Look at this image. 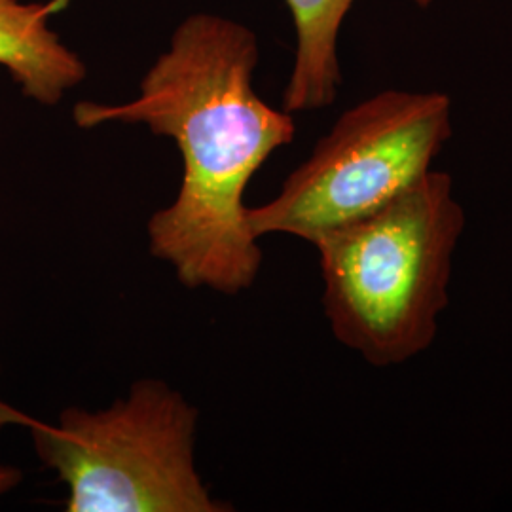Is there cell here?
Masks as SVG:
<instances>
[{"mask_svg": "<svg viewBox=\"0 0 512 512\" xmlns=\"http://www.w3.org/2000/svg\"><path fill=\"white\" fill-rule=\"evenodd\" d=\"M198 410L164 380H137L101 410L27 416L38 459L65 484L69 512H224L196 467Z\"/></svg>", "mask_w": 512, "mask_h": 512, "instance_id": "3957f363", "label": "cell"}, {"mask_svg": "<svg viewBox=\"0 0 512 512\" xmlns=\"http://www.w3.org/2000/svg\"><path fill=\"white\" fill-rule=\"evenodd\" d=\"M258 40L245 25L194 14L120 105L80 101L78 128L141 124L175 141L183 156L177 198L148 220L150 253L192 289L239 294L262 264L245 188L277 148L293 143V114L258 97Z\"/></svg>", "mask_w": 512, "mask_h": 512, "instance_id": "6da1fadb", "label": "cell"}, {"mask_svg": "<svg viewBox=\"0 0 512 512\" xmlns=\"http://www.w3.org/2000/svg\"><path fill=\"white\" fill-rule=\"evenodd\" d=\"M0 372H2V363H0ZM25 418H27V414H23V412H19L18 408L0 401V431L10 427V425H21L23 427ZM21 482H23V473L19 471L18 467L0 465V497L14 492Z\"/></svg>", "mask_w": 512, "mask_h": 512, "instance_id": "52a82bcc", "label": "cell"}, {"mask_svg": "<svg viewBox=\"0 0 512 512\" xmlns=\"http://www.w3.org/2000/svg\"><path fill=\"white\" fill-rule=\"evenodd\" d=\"M412 2H416L418 6H421V8H427V6H429L433 0H412Z\"/></svg>", "mask_w": 512, "mask_h": 512, "instance_id": "ba28073f", "label": "cell"}, {"mask_svg": "<svg viewBox=\"0 0 512 512\" xmlns=\"http://www.w3.org/2000/svg\"><path fill=\"white\" fill-rule=\"evenodd\" d=\"M50 14L44 4L0 0V67L25 97L46 107L57 105L88 76L82 57L50 29Z\"/></svg>", "mask_w": 512, "mask_h": 512, "instance_id": "5b68a950", "label": "cell"}, {"mask_svg": "<svg viewBox=\"0 0 512 512\" xmlns=\"http://www.w3.org/2000/svg\"><path fill=\"white\" fill-rule=\"evenodd\" d=\"M294 21L293 73L283 109L308 112L330 107L342 84L338 35L355 0H285Z\"/></svg>", "mask_w": 512, "mask_h": 512, "instance_id": "8992f818", "label": "cell"}, {"mask_svg": "<svg viewBox=\"0 0 512 512\" xmlns=\"http://www.w3.org/2000/svg\"><path fill=\"white\" fill-rule=\"evenodd\" d=\"M465 224L452 177L431 169L384 207L315 239L334 338L376 368L431 348Z\"/></svg>", "mask_w": 512, "mask_h": 512, "instance_id": "7a4b0ae2", "label": "cell"}, {"mask_svg": "<svg viewBox=\"0 0 512 512\" xmlns=\"http://www.w3.org/2000/svg\"><path fill=\"white\" fill-rule=\"evenodd\" d=\"M452 137L446 93L385 90L346 110L281 192L249 207L256 238L321 234L384 207L420 181Z\"/></svg>", "mask_w": 512, "mask_h": 512, "instance_id": "277c9868", "label": "cell"}]
</instances>
